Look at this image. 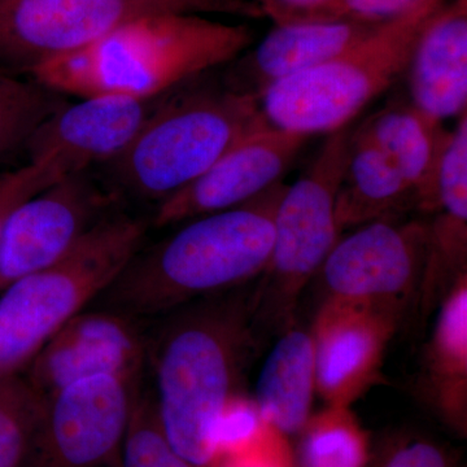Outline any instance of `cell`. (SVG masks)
Returning <instances> with one entry per match:
<instances>
[{"label":"cell","instance_id":"cell-1","mask_svg":"<svg viewBox=\"0 0 467 467\" xmlns=\"http://www.w3.org/2000/svg\"><path fill=\"white\" fill-rule=\"evenodd\" d=\"M147 335L146 364L152 368V396L160 429L180 456L211 467L229 402L238 395L252 342L250 297L217 295L160 317Z\"/></svg>","mask_w":467,"mask_h":467},{"label":"cell","instance_id":"cell-2","mask_svg":"<svg viewBox=\"0 0 467 467\" xmlns=\"http://www.w3.org/2000/svg\"><path fill=\"white\" fill-rule=\"evenodd\" d=\"M284 182L238 207L184 221L150 248H140L100 295L99 308L135 318L161 317L259 279L275 241Z\"/></svg>","mask_w":467,"mask_h":467},{"label":"cell","instance_id":"cell-3","mask_svg":"<svg viewBox=\"0 0 467 467\" xmlns=\"http://www.w3.org/2000/svg\"><path fill=\"white\" fill-rule=\"evenodd\" d=\"M247 24L205 15L156 14L34 67L30 75L64 95L153 99L212 72L254 43Z\"/></svg>","mask_w":467,"mask_h":467},{"label":"cell","instance_id":"cell-4","mask_svg":"<svg viewBox=\"0 0 467 467\" xmlns=\"http://www.w3.org/2000/svg\"><path fill=\"white\" fill-rule=\"evenodd\" d=\"M208 73L165 92L133 142L104 164L119 195L159 204L267 125L260 100L230 90Z\"/></svg>","mask_w":467,"mask_h":467},{"label":"cell","instance_id":"cell-5","mask_svg":"<svg viewBox=\"0 0 467 467\" xmlns=\"http://www.w3.org/2000/svg\"><path fill=\"white\" fill-rule=\"evenodd\" d=\"M147 227L117 212L64 259L0 291V378L23 374L60 328L99 299L142 248Z\"/></svg>","mask_w":467,"mask_h":467},{"label":"cell","instance_id":"cell-6","mask_svg":"<svg viewBox=\"0 0 467 467\" xmlns=\"http://www.w3.org/2000/svg\"><path fill=\"white\" fill-rule=\"evenodd\" d=\"M445 0H427L339 55L288 77L260 99L267 124L312 137L339 130L407 73L418 36Z\"/></svg>","mask_w":467,"mask_h":467},{"label":"cell","instance_id":"cell-7","mask_svg":"<svg viewBox=\"0 0 467 467\" xmlns=\"http://www.w3.org/2000/svg\"><path fill=\"white\" fill-rule=\"evenodd\" d=\"M352 128L327 134L306 171L285 189L275 212L269 263L250 297L252 322L276 325L290 317L301 292L339 241L335 199Z\"/></svg>","mask_w":467,"mask_h":467},{"label":"cell","instance_id":"cell-8","mask_svg":"<svg viewBox=\"0 0 467 467\" xmlns=\"http://www.w3.org/2000/svg\"><path fill=\"white\" fill-rule=\"evenodd\" d=\"M156 14L261 18L257 0H0V67H34Z\"/></svg>","mask_w":467,"mask_h":467},{"label":"cell","instance_id":"cell-9","mask_svg":"<svg viewBox=\"0 0 467 467\" xmlns=\"http://www.w3.org/2000/svg\"><path fill=\"white\" fill-rule=\"evenodd\" d=\"M430 223L423 218L387 217L339 238L317 275L326 299L362 304L402 318L418 300Z\"/></svg>","mask_w":467,"mask_h":467},{"label":"cell","instance_id":"cell-10","mask_svg":"<svg viewBox=\"0 0 467 467\" xmlns=\"http://www.w3.org/2000/svg\"><path fill=\"white\" fill-rule=\"evenodd\" d=\"M142 373L97 374L46 396L33 467H117Z\"/></svg>","mask_w":467,"mask_h":467},{"label":"cell","instance_id":"cell-11","mask_svg":"<svg viewBox=\"0 0 467 467\" xmlns=\"http://www.w3.org/2000/svg\"><path fill=\"white\" fill-rule=\"evenodd\" d=\"M119 196L85 171L66 175L20 202L0 236V291L64 259L119 212Z\"/></svg>","mask_w":467,"mask_h":467},{"label":"cell","instance_id":"cell-12","mask_svg":"<svg viewBox=\"0 0 467 467\" xmlns=\"http://www.w3.org/2000/svg\"><path fill=\"white\" fill-rule=\"evenodd\" d=\"M310 137L265 125L245 135L193 182L159 202L156 227L244 204L282 182Z\"/></svg>","mask_w":467,"mask_h":467},{"label":"cell","instance_id":"cell-13","mask_svg":"<svg viewBox=\"0 0 467 467\" xmlns=\"http://www.w3.org/2000/svg\"><path fill=\"white\" fill-rule=\"evenodd\" d=\"M400 322L362 304L325 300L310 335L316 393L326 405L350 407L379 382L384 353Z\"/></svg>","mask_w":467,"mask_h":467},{"label":"cell","instance_id":"cell-14","mask_svg":"<svg viewBox=\"0 0 467 467\" xmlns=\"http://www.w3.org/2000/svg\"><path fill=\"white\" fill-rule=\"evenodd\" d=\"M146 352L147 334L138 318L112 309H85L45 344L24 376L46 398L82 378L140 373Z\"/></svg>","mask_w":467,"mask_h":467},{"label":"cell","instance_id":"cell-15","mask_svg":"<svg viewBox=\"0 0 467 467\" xmlns=\"http://www.w3.org/2000/svg\"><path fill=\"white\" fill-rule=\"evenodd\" d=\"M162 95L153 99L107 95L67 104L34 134L26 164L50 165L66 177L112 161L133 142Z\"/></svg>","mask_w":467,"mask_h":467},{"label":"cell","instance_id":"cell-16","mask_svg":"<svg viewBox=\"0 0 467 467\" xmlns=\"http://www.w3.org/2000/svg\"><path fill=\"white\" fill-rule=\"evenodd\" d=\"M378 26L348 20L275 26L263 41L227 64L221 79L230 90L260 100L273 86L330 60Z\"/></svg>","mask_w":467,"mask_h":467},{"label":"cell","instance_id":"cell-17","mask_svg":"<svg viewBox=\"0 0 467 467\" xmlns=\"http://www.w3.org/2000/svg\"><path fill=\"white\" fill-rule=\"evenodd\" d=\"M409 100L438 121L467 109V0H445L418 36L407 73Z\"/></svg>","mask_w":467,"mask_h":467},{"label":"cell","instance_id":"cell-18","mask_svg":"<svg viewBox=\"0 0 467 467\" xmlns=\"http://www.w3.org/2000/svg\"><path fill=\"white\" fill-rule=\"evenodd\" d=\"M392 160L420 214L438 211V173L451 130L410 100L389 101L358 126Z\"/></svg>","mask_w":467,"mask_h":467},{"label":"cell","instance_id":"cell-19","mask_svg":"<svg viewBox=\"0 0 467 467\" xmlns=\"http://www.w3.org/2000/svg\"><path fill=\"white\" fill-rule=\"evenodd\" d=\"M411 212H417L416 198L392 160L358 126L352 128L335 199L340 233Z\"/></svg>","mask_w":467,"mask_h":467},{"label":"cell","instance_id":"cell-20","mask_svg":"<svg viewBox=\"0 0 467 467\" xmlns=\"http://www.w3.org/2000/svg\"><path fill=\"white\" fill-rule=\"evenodd\" d=\"M315 348L310 331L290 328L261 368L254 404L264 420L285 436L299 434L312 416Z\"/></svg>","mask_w":467,"mask_h":467},{"label":"cell","instance_id":"cell-21","mask_svg":"<svg viewBox=\"0 0 467 467\" xmlns=\"http://www.w3.org/2000/svg\"><path fill=\"white\" fill-rule=\"evenodd\" d=\"M427 347L423 387L442 420L462 432L467 425V273L447 292Z\"/></svg>","mask_w":467,"mask_h":467},{"label":"cell","instance_id":"cell-22","mask_svg":"<svg viewBox=\"0 0 467 467\" xmlns=\"http://www.w3.org/2000/svg\"><path fill=\"white\" fill-rule=\"evenodd\" d=\"M67 95L0 67V165L26 159L39 128L67 106Z\"/></svg>","mask_w":467,"mask_h":467},{"label":"cell","instance_id":"cell-23","mask_svg":"<svg viewBox=\"0 0 467 467\" xmlns=\"http://www.w3.org/2000/svg\"><path fill=\"white\" fill-rule=\"evenodd\" d=\"M295 467H367L368 432L350 407L326 405L299 432Z\"/></svg>","mask_w":467,"mask_h":467},{"label":"cell","instance_id":"cell-24","mask_svg":"<svg viewBox=\"0 0 467 467\" xmlns=\"http://www.w3.org/2000/svg\"><path fill=\"white\" fill-rule=\"evenodd\" d=\"M43 402L24 373L0 378V467H33Z\"/></svg>","mask_w":467,"mask_h":467},{"label":"cell","instance_id":"cell-25","mask_svg":"<svg viewBox=\"0 0 467 467\" xmlns=\"http://www.w3.org/2000/svg\"><path fill=\"white\" fill-rule=\"evenodd\" d=\"M117 467H196L180 456L162 434L150 392L140 395Z\"/></svg>","mask_w":467,"mask_h":467},{"label":"cell","instance_id":"cell-26","mask_svg":"<svg viewBox=\"0 0 467 467\" xmlns=\"http://www.w3.org/2000/svg\"><path fill=\"white\" fill-rule=\"evenodd\" d=\"M60 175L46 164H27L0 173V236L5 221L20 202L60 180Z\"/></svg>","mask_w":467,"mask_h":467},{"label":"cell","instance_id":"cell-27","mask_svg":"<svg viewBox=\"0 0 467 467\" xmlns=\"http://www.w3.org/2000/svg\"><path fill=\"white\" fill-rule=\"evenodd\" d=\"M211 467H295L287 436L266 425L259 438L247 447L220 454Z\"/></svg>","mask_w":467,"mask_h":467},{"label":"cell","instance_id":"cell-28","mask_svg":"<svg viewBox=\"0 0 467 467\" xmlns=\"http://www.w3.org/2000/svg\"><path fill=\"white\" fill-rule=\"evenodd\" d=\"M425 2L427 0H339L331 20L384 26L410 14Z\"/></svg>","mask_w":467,"mask_h":467},{"label":"cell","instance_id":"cell-29","mask_svg":"<svg viewBox=\"0 0 467 467\" xmlns=\"http://www.w3.org/2000/svg\"><path fill=\"white\" fill-rule=\"evenodd\" d=\"M275 26L331 20L339 0H257Z\"/></svg>","mask_w":467,"mask_h":467},{"label":"cell","instance_id":"cell-30","mask_svg":"<svg viewBox=\"0 0 467 467\" xmlns=\"http://www.w3.org/2000/svg\"><path fill=\"white\" fill-rule=\"evenodd\" d=\"M382 467H450L441 448L432 442L414 441L393 451Z\"/></svg>","mask_w":467,"mask_h":467}]
</instances>
